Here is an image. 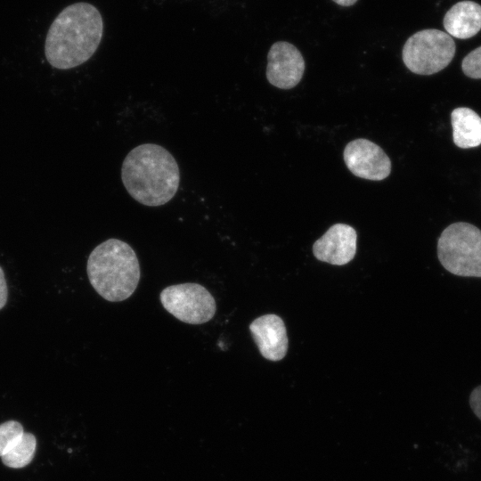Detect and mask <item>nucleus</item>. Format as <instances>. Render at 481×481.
<instances>
[{
    "instance_id": "nucleus-1",
    "label": "nucleus",
    "mask_w": 481,
    "mask_h": 481,
    "mask_svg": "<svg viewBox=\"0 0 481 481\" xmlns=\"http://www.w3.org/2000/svg\"><path fill=\"white\" fill-rule=\"evenodd\" d=\"M102 31V18L95 6L84 2L67 6L48 29L45 44L46 60L58 69L83 64L97 50Z\"/></svg>"
},
{
    "instance_id": "nucleus-2",
    "label": "nucleus",
    "mask_w": 481,
    "mask_h": 481,
    "mask_svg": "<svg viewBox=\"0 0 481 481\" xmlns=\"http://www.w3.org/2000/svg\"><path fill=\"white\" fill-rule=\"evenodd\" d=\"M121 180L136 201L159 207L175 195L180 171L175 159L167 149L155 143H143L132 149L124 159Z\"/></svg>"
},
{
    "instance_id": "nucleus-3",
    "label": "nucleus",
    "mask_w": 481,
    "mask_h": 481,
    "mask_svg": "<svg viewBox=\"0 0 481 481\" xmlns=\"http://www.w3.org/2000/svg\"><path fill=\"white\" fill-rule=\"evenodd\" d=\"M86 271L93 288L110 302L127 299L135 292L141 277L135 250L126 242L114 238L93 249Z\"/></svg>"
},
{
    "instance_id": "nucleus-4",
    "label": "nucleus",
    "mask_w": 481,
    "mask_h": 481,
    "mask_svg": "<svg viewBox=\"0 0 481 481\" xmlns=\"http://www.w3.org/2000/svg\"><path fill=\"white\" fill-rule=\"evenodd\" d=\"M437 256L452 274L481 277V230L465 222L450 224L438 239Z\"/></svg>"
},
{
    "instance_id": "nucleus-5",
    "label": "nucleus",
    "mask_w": 481,
    "mask_h": 481,
    "mask_svg": "<svg viewBox=\"0 0 481 481\" xmlns=\"http://www.w3.org/2000/svg\"><path fill=\"white\" fill-rule=\"evenodd\" d=\"M455 51V43L450 35L428 29L416 32L406 40L402 58L412 72L432 75L449 65Z\"/></svg>"
},
{
    "instance_id": "nucleus-6",
    "label": "nucleus",
    "mask_w": 481,
    "mask_h": 481,
    "mask_svg": "<svg viewBox=\"0 0 481 481\" xmlns=\"http://www.w3.org/2000/svg\"><path fill=\"white\" fill-rule=\"evenodd\" d=\"M159 300L168 313L188 324L205 323L214 317L216 311L211 293L202 285L194 282L163 289Z\"/></svg>"
},
{
    "instance_id": "nucleus-7",
    "label": "nucleus",
    "mask_w": 481,
    "mask_h": 481,
    "mask_svg": "<svg viewBox=\"0 0 481 481\" xmlns=\"http://www.w3.org/2000/svg\"><path fill=\"white\" fill-rule=\"evenodd\" d=\"M344 161L355 176L371 181L387 178L391 172V161L385 151L370 140L351 141L344 149Z\"/></svg>"
},
{
    "instance_id": "nucleus-8",
    "label": "nucleus",
    "mask_w": 481,
    "mask_h": 481,
    "mask_svg": "<svg viewBox=\"0 0 481 481\" xmlns=\"http://www.w3.org/2000/svg\"><path fill=\"white\" fill-rule=\"evenodd\" d=\"M305 61L298 49L285 41L274 43L267 54L266 78L281 89H290L301 80Z\"/></svg>"
},
{
    "instance_id": "nucleus-9",
    "label": "nucleus",
    "mask_w": 481,
    "mask_h": 481,
    "mask_svg": "<svg viewBox=\"0 0 481 481\" xmlns=\"http://www.w3.org/2000/svg\"><path fill=\"white\" fill-rule=\"evenodd\" d=\"M37 438L25 432L17 420L0 424V458L4 466L21 469L29 465L36 453Z\"/></svg>"
},
{
    "instance_id": "nucleus-10",
    "label": "nucleus",
    "mask_w": 481,
    "mask_h": 481,
    "mask_svg": "<svg viewBox=\"0 0 481 481\" xmlns=\"http://www.w3.org/2000/svg\"><path fill=\"white\" fill-rule=\"evenodd\" d=\"M357 234L346 224H335L313 245L314 256L320 261L343 265L349 263L356 252Z\"/></svg>"
},
{
    "instance_id": "nucleus-11",
    "label": "nucleus",
    "mask_w": 481,
    "mask_h": 481,
    "mask_svg": "<svg viewBox=\"0 0 481 481\" xmlns=\"http://www.w3.org/2000/svg\"><path fill=\"white\" fill-rule=\"evenodd\" d=\"M252 338L262 356L280 361L287 354L288 337L282 319L276 314H265L249 324Z\"/></svg>"
},
{
    "instance_id": "nucleus-12",
    "label": "nucleus",
    "mask_w": 481,
    "mask_h": 481,
    "mask_svg": "<svg viewBox=\"0 0 481 481\" xmlns=\"http://www.w3.org/2000/svg\"><path fill=\"white\" fill-rule=\"evenodd\" d=\"M448 35L467 39L481 29V5L472 1H461L452 5L444 17Z\"/></svg>"
},
{
    "instance_id": "nucleus-13",
    "label": "nucleus",
    "mask_w": 481,
    "mask_h": 481,
    "mask_svg": "<svg viewBox=\"0 0 481 481\" xmlns=\"http://www.w3.org/2000/svg\"><path fill=\"white\" fill-rule=\"evenodd\" d=\"M453 143L463 149L481 144V118L466 107L454 109L451 113Z\"/></svg>"
},
{
    "instance_id": "nucleus-14",
    "label": "nucleus",
    "mask_w": 481,
    "mask_h": 481,
    "mask_svg": "<svg viewBox=\"0 0 481 481\" xmlns=\"http://www.w3.org/2000/svg\"><path fill=\"white\" fill-rule=\"evenodd\" d=\"M463 73L471 78H481V46L468 53L462 60Z\"/></svg>"
},
{
    "instance_id": "nucleus-15",
    "label": "nucleus",
    "mask_w": 481,
    "mask_h": 481,
    "mask_svg": "<svg viewBox=\"0 0 481 481\" xmlns=\"http://www.w3.org/2000/svg\"><path fill=\"white\" fill-rule=\"evenodd\" d=\"M469 404L477 417L481 420V386L477 387L471 392Z\"/></svg>"
},
{
    "instance_id": "nucleus-16",
    "label": "nucleus",
    "mask_w": 481,
    "mask_h": 481,
    "mask_svg": "<svg viewBox=\"0 0 481 481\" xmlns=\"http://www.w3.org/2000/svg\"><path fill=\"white\" fill-rule=\"evenodd\" d=\"M7 285L4 278V273L0 266V310L5 306L7 301Z\"/></svg>"
},
{
    "instance_id": "nucleus-17",
    "label": "nucleus",
    "mask_w": 481,
    "mask_h": 481,
    "mask_svg": "<svg viewBox=\"0 0 481 481\" xmlns=\"http://www.w3.org/2000/svg\"><path fill=\"white\" fill-rule=\"evenodd\" d=\"M332 1L341 6H351L357 2V0H332Z\"/></svg>"
}]
</instances>
